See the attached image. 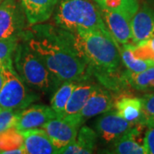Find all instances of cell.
<instances>
[{
    "label": "cell",
    "instance_id": "1",
    "mask_svg": "<svg viewBox=\"0 0 154 154\" xmlns=\"http://www.w3.org/2000/svg\"><path fill=\"white\" fill-rule=\"evenodd\" d=\"M29 27L22 39L60 84L88 81L93 75L88 64L72 48L65 30L43 23Z\"/></svg>",
    "mask_w": 154,
    "mask_h": 154
},
{
    "label": "cell",
    "instance_id": "2",
    "mask_svg": "<svg viewBox=\"0 0 154 154\" xmlns=\"http://www.w3.org/2000/svg\"><path fill=\"white\" fill-rule=\"evenodd\" d=\"M66 35L72 48L105 88H116L122 85L121 76L116 77L122 62L118 44L110 33L86 29L74 33L66 31Z\"/></svg>",
    "mask_w": 154,
    "mask_h": 154
},
{
    "label": "cell",
    "instance_id": "3",
    "mask_svg": "<svg viewBox=\"0 0 154 154\" xmlns=\"http://www.w3.org/2000/svg\"><path fill=\"white\" fill-rule=\"evenodd\" d=\"M53 19L57 27L72 33L98 29L110 33L99 5L92 0H59Z\"/></svg>",
    "mask_w": 154,
    "mask_h": 154
},
{
    "label": "cell",
    "instance_id": "4",
    "mask_svg": "<svg viewBox=\"0 0 154 154\" xmlns=\"http://www.w3.org/2000/svg\"><path fill=\"white\" fill-rule=\"evenodd\" d=\"M13 63L22 81L33 90L45 94H51L60 85L42 60L22 38L15 51Z\"/></svg>",
    "mask_w": 154,
    "mask_h": 154
},
{
    "label": "cell",
    "instance_id": "5",
    "mask_svg": "<svg viewBox=\"0 0 154 154\" xmlns=\"http://www.w3.org/2000/svg\"><path fill=\"white\" fill-rule=\"evenodd\" d=\"M4 84L0 90V108L22 110L38 99L36 94L29 91L27 85L11 64L3 68Z\"/></svg>",
    "mask_w": 154,
    "mask_h": 154
},
{
    "label": "cell",
    "instance_id": "6",
    "mask_svg": "<svg viewBox=\"0 0 154 154\" xmlns=\"http://www.w3.org/2000/svg\"><path fill=\"white\" fill-rule=\"evenodd\" d=\"M28 25L22 3L4 0L0 5V40H21Z\"/></svg>",
    "mask_w": 154,
    "mask_h": 154
},
{
    "label": "cell",
    "instance_id": "7",
    "mask_svg": "<svg viewBox=\"0 0 154 154\" xmlns=\"http://www.w3.org/2000/svg\"><path fill=\"white\" fill-rule=\"evenodd\" d=\"M83 122L78 116H56L41 128L49 136L57 150V153L75 140L78 130Z\"/></svg>",
    "mask_w": 154,
    "mask_h": 154
},
{
    "label": "cell",
    "instance_id": "8",
    "mask_svg": "<svg viewBox=\"0 0 154 154\" xmlns=\"http://www.w3.org/2000/svg\"><path fill=\"white\" fill-rule=\"evenodd\" d=\"M133 125L122 118L116 110L111 109L103 113L97 119L95 129L98 138H100L105 143H114Z\"/></svg>",
    "mask_w": 154,
    "mask_h": 154
},
{
    "label": "cell",
    "instance_id": "9",
    "mask_svg": "<svg viewBox=\"0 0 154 154\" xmlns=\"http://www.w3.org/2000/svg\"><path fill=\"white\" fill-rule=\"evenodd\" d=\"M99 9L105 26L116 42L119 45L132 44L131 18L119 11L105 10L100 7Z\"/></svg>",
    "mask_w": 154,
    "mask_h": 154
},
{
    "label": "cell",
    "instance_id": "10",
    "mask_svg": "<svg viewBox=\"0 0 154 154\" xmlns=\"http://www.w3.org/2000/svg\"><path fill=\"white\" fill-rule=\"evenodd\" d=\"M56 116L51 106L30 105L19 111L15 128L19 132L39 128Z\"/></svg>",
    "mask_w": 154,
    "mask_h": 154
},
{
    "label": "cell",
    "instance_id": "11",
    "mask_svg": "<svg viewBox=\"0 0 154 154\" xmlns=\"http://www.w3.org/2000/svg\"><path fill=\"white\" fill-rule=\"evenodd\" d=\"M114 102L110 91L105 87L97 85L79 113V116L84 122L93 116L101 115L114 108Z\"/></svg>",
    "mask_w": 154,
    "mask_h": 154
},
{
    "label": "cell",
    "instance_id": "12",
    "mask_svg": "<svg viewBox=\"0 0 154 154\" xmlns=\"http://www.w3.org/2000/svg\"><path fill=\"white\" fill-rule=\"evenodd\" d=\"M132 44L137 45L154 35V10L147 6L139 8L131 19Z\"/></svg>",
    "mask_w": 154,
    "mask_h": 154
},
{
    "label": "cell",
    "instance_id": "13",
    "mask_svg": "<svg viewBox=\"0 0 154 154\" xmlns=\"http://www.w3.org/2000/svg\"><path fill=\"white\" fill-rule=\"evenodd\" d=\"M23 138L24 152L28 154H56L57 150L44 129L34 128L20 132Z\"/></svg>",
    "mask_w": 154,
    "mask_h": 154
},
{
    "label": "cell",
    "instance_id": "14",
    "mask_svg": "<svg viewBox=\"0 0 154 154\" xmlns=\"http://www.w3.org/2000/svg\"><path fill=\"white\" fill-rule=\"evenodd\" d=\"M142 124H134L125 134L113 143V152L117 154H146L144 147L141 131L144 128Z\"/></svg>",
    "mask_w": 154,
    "mask_h": 154
},
{
    "label": "cell",
    "instance_id": "15",
    "mask_svg": "<svg viewBox=\"0 0 154 154\" xmlns=\"http://www.w3.org/2000/svg\"><path fill=\"white\" fill-rule=\"evenodd\" d=\"M28 26L44 23L53 14L59 0H21Z\"/></svg>",
    "mask_w": 154,
    "mask_h": 154
},
{
    "label": "cell",
    "instance_id": "16",
    "mask_svg": "<svg viewBox=\"0 0 154 154\" xmlns=\"http://www.w3.org/2000/svg\"><path fill=\"white\" fill-rule=\"evenodd\" d=\"M98 135L96 131L88 126H82L77 133L75 140L62 150L63 154H90L96 148Z\"/></svg>",
    "mask_w": 154,
    "mask_h": 154
},
{
    "label": "cell",
    "instance_id": "17",
    "mask_svg": "<svg viewBox=\"0 0 154 154\" xmlns=\"http://www.w3.org/2000/svg\"><path fill=\"white\" fill-rule=\"evenodd\" d=\"M114 109L126 121L132 124L140 123L142 117V99L133 96H122L114 102Z\"/></svg>",
    "mask_w": 154,
    "mask_h": 154
},
{
    "label": "cell",
    "instance_id": "18",
    "mask_svg": "<svg viewBox=\"0 0 154 154\" xmlns=\"http://www.w3.org/2000/svg\"><path fill=\"white\" fill-rule=\"evenodd\" d=\"M96 86V84L89 82L88 80L77 83L67 103L63 116L79 115Z\"/></svg>",
    "mask_w": 154,
    "mask_h": 154
},
{
    "label": "cell",
    "instance_id": "19",
    "mask_svg": "<svg viewBox=\"0 0 154 154\" xmlns=\"http://www.w3.org/2000/svg\"><path fill=\"white\" fill-rule=\"evenodd\" d=\"M125 84L139 91L154 89V66L140 72H132L128 69L122 74Z\"/></svg>",
    "mask_w": 154,
    "mask_h": 154
},
{
    "label": "cell",
    "instance_id": "20",
    "mask_svg": "<svg viewBox=\"0 0 154 154\" xmlns=\"http://www.w3.org/2000/svg\"><path fill=\"white\" fill-rule=\"evenodd\" d=\"M77 83L76 82H65L61 83L59 87L57 88L51 99V106L57 116H63L67 103Z\"/></svg>",
    "mask_w": 154,
    "mask_h": 154
},
{
    "label": "cell",
    "instance_id": "21",
    "mask_svg": "<svg viewBox=\"0 0 154 154\" xmlns=\"http://www.w3.org/2000/svg\"><path fill=\"white\" fill-rule=\"evenodd\" d=\"M118 50L120 52L122 62L126 66L127 69L132 72H140L154 66L153 60H145L135 57L133 53L130 44L118 45Z\"/></svg>",
    "mask_w": 154,
    "mask_h": 154
},
{
    "label": "cell",
    "instance_id": "22",
    "mask_svg": "<svg viewBox=\"0 0 154 154\" xmlns=\"http://www.w3.org/2000/svg\"><path fill=\"white\" fill-rule=\"evenodd\" d=\"M98 5L105 10L119 11L131 19L139 10L138 0H93Z\"/></svg>",
    "mask_w": 154,
    "mask_h": 154
},
{
    "label": "cell",
    "instance_id": "23",
    "mask_svg": "<svg viewBox=\"0 0 154 154\" xmlns=\"http://www.w3.org/2000/svg\"><path fill=\"white\" fill-rule=\"evenodd\" d=\"M19 147H23V138L16 128L0 133V153Z\"/></svg>",
    "mask_w": 154,
    "mask_h": 154
},
{
    "label": "cell",
    "instance_id": "24",
    "mask_svg": "<svg viewBox=\"0 0 154 154\" xmlns=\"http://www.w3.org/2000/svg\"><path fill=\"white\" fill-rule=\"evenodd\" d=\"M19 41L17 39L0 40V67L13 64L14 53Z\"/></svg>",
    "mask_w": 154,
    "mask_h": 154
},
{
    "label": "cell",
    "instance_id": "25",
    "mask_svg": "<svg viewBox=\"0 0 154 154\" xmlns=\"http://www.w3.org/2000/svg\"><path fill=\"white\" fill-rule=\"evenodd\" d=\"M141 99L142 117L140 124L146 127L154 123V94H146Z\"/></svg>",
    "mask_w": 154,
    "mask_h": 154
},
{
    "label": "cell",
    "instance_id": "26",
    "mask_svg": "<svg viewBox=\"0 0 154 154\" xmlns=\"http://www.w3.org/2000/svg\"><path fill=\"white\" fill-rule=\"evenodd\" d=\"M21 110L1 109L0 110V133L15 128L18 113Z\"/></svg>",
    "mask_w": 154,
    "mask_h": 154
},
{
    "label": "cell",
    "instance_id": "27",
    "mask_svg": "<svg viewBox=\"0 0 154 154\" xmlns=\"http://www.w3.org/2000/svg\"><path fill=\"white\" fill-rule=\"evenodd\" d=\"M144 147L147 154H154V123L146 126V131L144 134Z\"/></svg>",
    "mask_w": 154,
    "mask_h": 154
},
{
    "label": "cell",
    "instance_id": "28",
    "mask_svg": "<svg viewBox=\"0 0 154 154\" xmlns=\"http://www.w3.org/2000/svg\"><path fill=\"white\" fill-rule=\"evenodd\" d=\"M141 43L145 44L148 48H150L152 51H154V35L153 36H152L150 38H148L147 40H146V41H144V42H141Z\"/></svg>",
    "mask_w": 154,
    "mask_h": 154
},
{
    "label": "cell",
    "instance_id": "29",
    "mask_svg": "<svg viewBox=\"0 0 154 154\" xmlns=\"http://www.w3.org/2000/svg\"><path fill=\"white\" fill-rule=\"evenodd\" d=\"M4 67H0V90L2 88V86L4 84Z\"/></svg>",
    "mask_w": 154,
    "mask_h": 154
},
{
    "label": "cell",
    "instance_id": "30",
    "mask_svg": "<svg viewBox=\"0 0 154 154\" xmlns=\"http://www.w3.org/2000/svg\"><path fill=\"white\" fill-rule=\"evenodd\" d=\"M3 2H4V0H0V5H1V4H2Z\"/></svg>",
    "mask_w": 154,
    "mask_h": 154
},
{
    "label": "cell",
    "instance_id": "31",
    "mask_svg": "<svg viewBox=\"0 0 154 154\" xmlns=\"http://www.w3.org/2000/svg\"><path fill=\"white\" fill-rule=\"evenodd\" d=\"M0 110H1V108H0Z\"/></svg>",
    "mask_w": 154,
    "mask_h": 154
}]
</instances>
